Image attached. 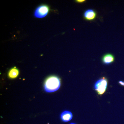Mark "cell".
Wrapping results in <instances>:
<instances>
[{
	"label": "cell",
	"instance_id": "6da1fadb",
	"mask_svg": "<svg viewBox=\"0 0 124 124\" xmlns=\"http://www.w3.org/2000/svg\"><path fill=\"white\" fill-rule=\"evenodd\" d=\"M61 85L60 79L58 77L52 76L48 78L45 83V90L47 93H53L57 91Z\"/></svg>",
	"mask_w": 124,
	"mask_h": 124
},
{
	"label": "cell",
	"instance_id": "7a4b0ae2",
	"mask_svg": "<svg viewBox=\"0 0 124 124\" xmlns=\"http://www.w3.org/2000/svg\"><path fill=\"white\" fill-rule=\"evenodd\" d=\"M108 84V80L104 77L96 81L94 88L98 95H102L105 93L107 88Z\"/></svg>",
	"mask_w": 124,
	"mask_h": 124
},
{
	"label": "cell",
	"instance_id": "3957f363",
	"mask_svg": "<svg viewBox=\"0 0 124 124\" xmlns=\"http://www.w3.org/2000/svg\"><path fill=\"white\" fill-rule=\"evenodd\" d=\"M49 9L48 6L43 5L37 7L34 13V16L36 18H42L46 16L48 13Z\"/></svg>",
	"mask_w": 124,
	"mask_h": 124
},
{
	"label": "cell",
	"instance_id": "277c9868",
	"mask_svg": "<svg viewBox=\"0 0 124 124\" xmlns=\"http://www.w3.org/2000/svg\"><path fill=\"white\" fill-rule=\"evenodd\" d=\"M60 117L62 121L63 122H69L72 119L73 115L71 112L67 111H64L61 114Z\"/></svg>",
	"mask_w": 124,
	"mask_h": 124
},
{
	"label": "cell",
	"instance_id": "5b68a950",
	"mask_svg": "<svg viewBox=\"0 0 124 124\" xmlns=\"http://www.w3.org/2000/svg\"><path fill=\"white\" fill-rule=\"evenodd\" d=\"M84 17L86 20H93L96 17V13L93 10H88L85 12Z\"/></svg>",
	"mask_w": 124,
	"mask_h": 124
},
{
	"label": "cell",
	"instance_id": "8992f818",
	"mask_svg": "<svg viewBox=\"0 0 124 124\" xmlns=\"http://www.w3.org/2000/svg\"><path fill=\"white\" fill-rule=\"evenodd\" d=\"M115 60L114 56L111 54H108L103 56L102 61L105 64H109L113 62Z\"/></svg>",
	"mask_w": 124,
	"mask_h": 124
},
{
	"label": "cell",
	"instance_id": "52a82bcc",
	"mask_svg": "<svg viewBox=\"0 0 124 124\" xmlns=\"http://www.w3.org/2000/svg\"><path fill=\"white\" fill-rule=\"evenodd\" d=\"M19 73V71L16 68H13L9 71L8 75L10 78L11 79H15L17 77Z\"/></svg>",
	"mask_w": 124,
	"mask_h": 124
},
{
	"label": "cell",
	"instance_id": "ba28073f",
	"mask_svg": "<svg viewBox=\"0 0 124 124\" xmlns=\"http://www.w3.org/2000/svg\"><path fill=\"white\" fill-rule=\"evenodd\" d=\"M119 83L120 85H122V86H124V81H119Z\"/></svg>",
	"mask_w": 124,
	"mask_h": 124
},
{
	"label": "cell",
	"instance_id": "9c48e42d",
	"mask_svg": "<svg viewBox=\"0 0 124 124\" xmlns=\"http://www.w3.org/2000/svg\"><path fill=\"white\" fill-rule=\"evenodd\" d=\"M85 0H77L76 1L78 2H82L85 1Z\"/></svg>",
	"mask_w": 124,
	"mask_h": 124
},
{
	"label": "cell",
	"instance_id": "30bf717a",
	"mask_svg": "<svg viewBox=\"0 0 124 124\" xmlns=\"http://www.w3.org/2000/svg\"><path fill=\"white\" fill-rule=\"evenodd\" d=\"M75 124V123H71V124Z\"/></svg>",
	"mask_w": 124,
	"mask_h": 124
}]
</instances>
